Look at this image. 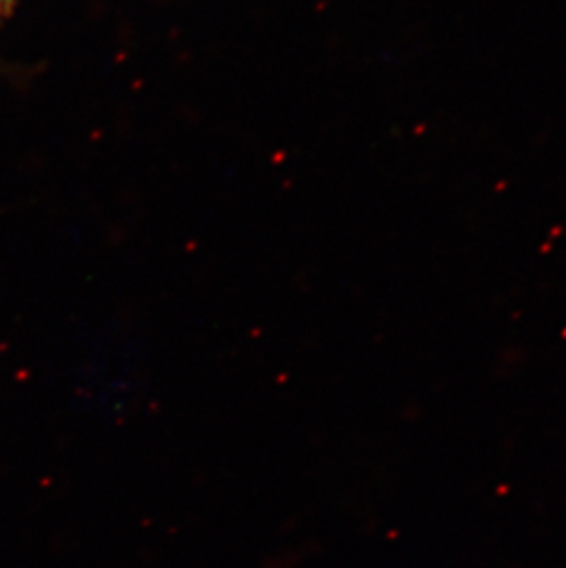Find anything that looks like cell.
<instances>
[{
	"instance_id": "obj_1",
	"label": "cell",
	"mask_w": 566,
	"mask_h": 568,
	"mask_svg": "<svg viewBox=\"0 0 566 568\" xmlns=\"http://www.w3.org/2000/svg\"><path fill=\"white\" fill-rule=\"evenodd\" d=\"M10 4L11 0H0V19H2V16H4L6 11H8Z\"/></svg>"
}]
</instances>
